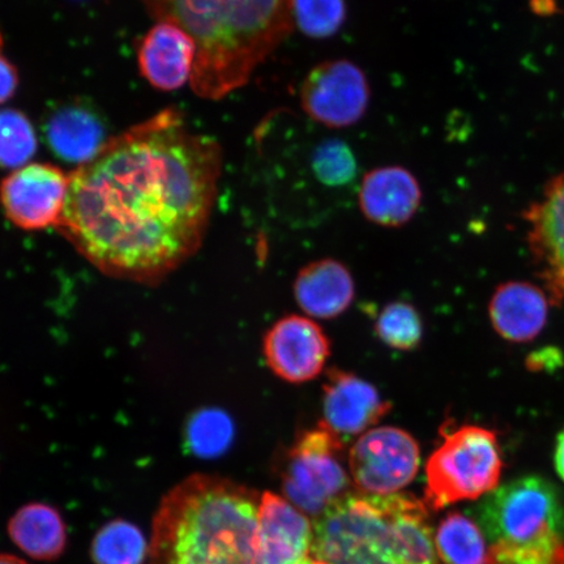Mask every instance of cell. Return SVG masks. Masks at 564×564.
Instances as JSON below:
<instances>
[{"label": "cell", "mask_w": 564, "mask_h": 564, "mask_svg": "<svg viewBox=\"0 0 564 564\" xmlns=\"http://www.w3.org/2000/svg\"><path fill=\"white\" fill-rule=\"evenodd\" d=\"M492 545L544 547L564 541V503L547 478L512 479L484 497L474 511Z\"/></svg>", "instance_id": "8992f818"}, {"label": "cell", "mask_w": 564, "mask_h": 564, "mask_svg": "<svg viewBox=\"0 0 564 564\" xmlns=\"http://www.w3.org/2000/svg\"><path fill=\"white\" fill-rule=\"evenodd\" d=\"M293 289L302 312L316 319L340 316L356 295L350 271L335 259H322L303 267Z\"/></svg>", "instance_id": "d6986e66"}, {"label": "cell", "mask_w": 564, "mask_h": 564, "mask_svg": "<svg viewBox=\"0 0 564 564\" xmlns=\"http://www.w3.org/2000/svg\"><path fill=\"white\" fill-rule=\"evenodd\" d=\"M442 442L426 464L425 505L433 511L477 500L500 486L502 449L492 430L478 425L441 427Z\"/></svg>", "instance_id": "5b68a950"}, {"label": "cell", "mask_w": 564, "mask_h": 564, "mask_svg": "<svg viewBox=\"0 0 564 564\" xmlns=\"http://www.w3.org/2000/svg\"><path fill=\"white\" fill-rule=\"evenodd\" d=\"M421 449L405 430L372 427L352 444L348 468L355 489L368 496H392L417 476Z\"/></svg>", "instance_id": "ba28073f"}, {"label": "cell", "mask_w": 564, "mask_h": 564, "mask_svg": "<svg viewBox=\"0 0 564 564\" xmlns=\"http://www.w3.org/2000/svg\"><path fill=\"white\" fill-rule=\"evenodd\" d=\"M436 554L444 564H488L490 549L474 519L451 512L434 534Z\"/></svg>", "instance_id": "44dd1931"}, {"label": "cell", "mask_w": 564, "mask_h": 564, "mask_svg": "<svg viewBox=\"0 0 564 564\" xmlns=\"http://www.w3.org/2000/svg\"><path fill=\"white\" fill-rule=\"evenodd\" d=\"M150 553V541L130 521H109L91 541L90 556L95 564H144Z\"/></svg>", "instance_id": "7402d4cb"}, {"label": "cell", "mask_w": 564, "mask_h": 564, "mask_svg": "<svg viewBox=\"0 0 564 564\" xmlns=\"http://www.w3.org/2000/svg\"><path fill=\"white\" fill-rule=\"evenodd\" d=\"M260 502L228 478L183 479L154 513L147 564H256Z\"/></svg>", "instance_id": "3957f363"}, {"label": "cell", "mask_w": 564, "mask_h": 564, "mask_svg": "<svg viewBox=\"0 0 564 564\" xmlns=\"http://www.w3.org/2000/svg\"><path fill=\"white\" fill-rule=\"evenodd\" d=\"M554 465L556 474L561 477L564 482V429L556 438V446L554 453Z\"/></svg>", "instance_id": "f1b7e54d"}, {"label": "cell", "mask_w": 564, "mask_h": 564, "mask_svg": "<svg viewBox=\"0 0 564 564\" xmlns=\"http://www.w3.org/2000/svg\"><path fill=\"white\" fill-rule=\"evenodd\" d=\"M196 45L181 26L158 21L147 32L138 47L141 75L161 90L180 89L192 82Z\"/></svg>", "instance_id": "9a60e30c"}, {"label": "cell", "mask_w": 564, "mask_h": 564, "mask_svg": "<svg viewBox=\"0 0 564 564\" xmlns=\"http://www.w3.org/2000/svg\"><path fill=\"white\" fill-rule=\"evenodd\" d=\"M293 24L307 37H333L347 19L345 0H293Z\"/></svg>", "instance_id": "d4e9b609"}, {"label": "cell", "mask_w": 564, "mask_h": 564, "mask_svg": "<svg viewBox=\"0 0 564 564\" xmlns=\"http://www.w3.org/2000/svg\"><path fill=\"white\" fill-rule=\"evenodd\" d=\"M3 45L2 33H0V104L9 101L19 86L18 69L7 59Z\"/></svg>", "instance_id": "83f0119b"}, {"label": "cell", "mask_w": 564, "mask_h": 564, "mask_svg": "<svg viewBox=\"0 0 564 564\" xmlns=\"http://www.w3.org/2000/svg\"><path fill=\"white\" fill-rule=\"evenodd\" d=\"M235 436L229 415L221 411L202 412L189 429V446L197 456L217 457L227 451Z\"/></svg>", "instance_id": "484cf974"}, {"label": "cell", "mask_w": 564, "mask_h": 564, "mask_svg": "<svg viewBox=\"0 0 564 564\" xmlns=\"http://www.w3.org/2000/svg\"><path fill=\"white\" fill-rule=\"evenodd\" d=\"M37 148L30 119L15 109L0 110V167L18 171L28 165Z\"/></svg>", "instance_id": "603a6c76"}, {"label": "cell", "mask_w": 564, "mask_h": 564, "mask_svg": "<svg viewBox=\"0 0 564 564\" xmlns=\"http://www.w3.org/2000/svg\"><path fill=\"white\" fill-rule=\"evenodd\" d=\"M158 21L182 28L196 45L195 94L223 100L242 88L293 30V0H143Z\"/></svg>", "instance_id": "7a4b0ae2"}, {"label": "cell", "mask_w": 564, "mask_h": 564, "mask_svg": "<svg viewBox=\"0 0 564 564\" xmlns=\"http://www.w3.org/2000/svg\"><path fill=\"white\" fill-rule=\"evenodd\" d=\"M263 352L274 376L302 384L321 376L330 356V344L314 321L288 315L267 330Z\"/></svg>", "instance_id": "7c38bea8"}, {"label": "cell", "mask_w": 564, "mask_h": 564, "mask_svg": "<svg viewBox=\"0 0 564 564\" xmlns=\"http://www.w3.org/2000/svg\"><path fill=\"white\" fill-rule=\"evenodd\" d=\"M421 202L420 183L403 166L373 169L359 185V208L379 227H403L417 214Z\"/></svg>", "instance_id": "2e32d148"}, {"label": "cell", "mask_w": 564, "mask_h": 564, "mask_svg": "<svg viewBox=\"0 0 564 564\" xmlns=\"http://www.w3.org/2000/svg\"><path fill=\"white\" fill-rule=\"evenodd\" d=\"M376 334L392 349H417L423 337L422 317L411 303L392 302L378 315Z\"/></svg>", "instance_id": "cb8c5ba5"}, {"label": "cell", "mask_w": 564, "mask_h": 564, "mask_svg": "<svg viewBox=\"0 0 564 564\" xmlns=\"http://www.w3.org/2000/svg\"><path fill=\"white\" fill-rule=\"evenodd\" d=\"M327 564H440L427 506L411 494L351 492L315 519Z\"/></svg>", "instance_id": "277c9868"}, {"label": "cell", "mask_w": 564, "mask_h": 564, "mask_svg": "<svg viewBox=\"0 0 564 564\" xmlns=\"http://www.w3.org/2000/svg\"><path fill=\"white\" fill-rule=\"evenodd\" d=\"M300 101L314 123L327 129H348L361 121L369 108V82L350 61L323 62L303 80Z\"/></svg>", "instance_id": "9c48e42d"}, {"label": "cell", "mask_w": 564, "mask_h": 564, "mask_svg": "<svg viewBox=\"0 0 564 564\" xmlns=\"http://www.w3.org/2000/svg\"><path fill=\"white\" fill-rule=\"evenodd\" d=\"M345 442L319 422L297 435L279 462L285 499L310 517L319 518L330 505L355 492L345 465Z\"/></svg>", "instance_id": "52a82bcc"}, {"label": "cell", "mask_w": 564, "mask_h": 564, "mask_svg": "<svg viewBox=\"0 0 564 564\" xmlns=\"http://www.w3.org/2000/svg\"><path fill=\"white\" fill-rule=\"evenodd\" d=\"M391 404L366 380L338 369L329 370L323 384V425L338 438L369 432L390 413Z\"/></svg>", "instance_id": "5bb4252c"}, {"label": "cell", "mask_w": 564, "mask_h": 564, "mask_svg": "<svg viewBox=\"0 0 564 564\" xmlns=\"http://www.w3.org/2000/svg\"><path fill=\"white\" fill-rule=\"evenodd\" d=\"M549 303L544 289L531 282H506L496 289L489 303L491 326L507 341H532L546 326Z\"/></svg>", "instance_id": "ac0fdd59"}, {"label": "cell", "mask_w": 564, "mask_h": 564, "mask_svg": "<svg viewBox=\"0 0 564 564\" xmlns=\"http://www.w3.org/2000/svg\"><path fill=\"white\" fill-rule=\"evenodd\" d=\"M10 539L33 560L52 562L65 553L67 529L58 510L45 503H28L7 525Z\"/></svg>", "instance_id": "ffe728a7"}, {"label": "cell", "mask_w": 564, "mask_h": 564, "mask_svg": "<svg viewBox=\"0 0 564 564\" xmlns=\"http://www.w3.org/2000/svg\"><path fill=\"white\" fill-rule=\"evenodd\" d=\"M42 131L56 158L79 166L94 159L109 140L104 117L83 100L55 106L45 117Z\"/></svg>", "instance_id": "e0dca14e"}, {"label": "cell", "mask_w": 564, "mask_h": 564, "mask_svg": "<svg viewBox=\"0 0 564 564\" xmlns=\"http://www.w3.org/2000/svg\"><path fill=\"white\" fill-rule=\"evenodd\" d=\"M527 242L550 303L564 310V171L524 212Z\"/></svg>", "instance_id": "8fae6325"}, {"label": "cell", "mask_w": 564, "mask_h": 564, "mask_svg": "<svg viewBox=\"0 0 564 564\" xmlns=\"http://www.w3.org/2000/svg\"><path fill=\"white\" fill-rule=\"evenodd\" d=\"M488 564H564V541L544 547L491 545Z\"/></svg>", "instance_id": "4316f807"}, {"label": "cell", "mask_w": 564, "mask_h": 564, "mask_svg": "<svg viewBox=\"0 0 564 564\" xmlns=\"http://www.w3.org/2000/svg\"><path fill=\"white\" fill-rule=\"evenodd\" d=\"M221 171L220 144L162 110L69 174L55 229L106 276L158 284L199 251Z\"/></svg>", "instance_id": "6da1fadb"}, {"label": "cell", "mask_w": 564, "mask_h": 564, "mask_svg": "<svg viewBox=\"0 0 564 564\" xmlns=\"http://www.w3.org/2000/svg\"><path fill=\"white\" fill-rule=\"evenodd\" d=\"M0 564H30L17 555L0 554Z\"/></svg>", "instance_id": "f546056e"}, {"label": "cell", "mask_w": 564, "mask_h": 564, "mask_svg": "<svg viewBox=\"0 0 564 564\" xmlns=\"http://www.w3.org/2000/svg\"><path fill=\"white\" fill-rule=\"evenodd\" d=\"M69 174L51 164H28L2 182L0 202L19 229L55 228L65 209Z\"/></svg>", "instance_id": "30bf717a"}, {"label": "cell", "mask_w": 564, "mask_h": 564, "mask_svg": "<svg viewBox=\"0 0 564 564\" xmlns=\"http://www.w3.org/2000/svg\"><path fill=\"white\" fill-rule=\"evenodd\" d=\"M256 564H327L316 554L315 532L306 514L270 491L259 507Z\"/></svg>", "instance_id": "4fadbf2b"}]
</instances>
